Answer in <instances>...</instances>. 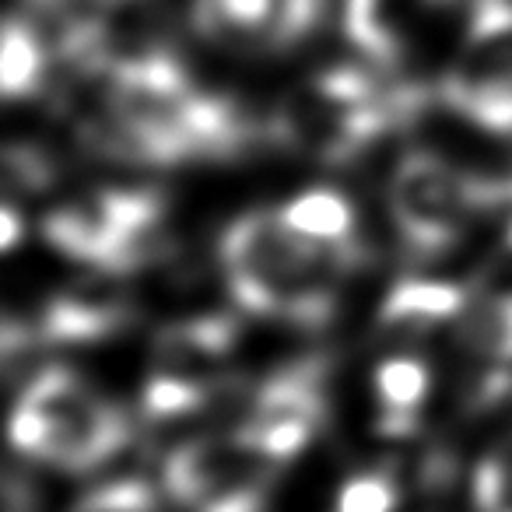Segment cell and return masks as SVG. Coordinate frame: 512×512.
Listing matches in <instances>:
<instances>
[{
  "label": "cell",
  "mask_w": 512,
  "mask_h": 512,
  "mask_svg": "<svg viewBox=\"0 0 512 512\" xmlns=\"http://www.w3.org/2000/svg\"><path fill=\"white\" fill-rule=\"evenodd\" d=\"M495 512H512V495H509V498H505V502H502V505H498V509H495Z\"/></svg>",
  "instance_id": "23"
},
{
  "label": "cell",
  "mask_w": 512,
  "mask_h": 512,
  "mask_svg": "<svg viewBox=\"0 0 512 512\" xmlns=\"http://www.w3.org/2000/svg\"><path fill=\"white\" fill-rule=\"evenodd\" d=\"M442 102L495 137H512V0H474Z\"/></svg>",
  "instance_id": "8"
},
{
  "label": "cell",
  "mask_w": 512,
  "mask_h": 512,
  "mask_svg": "<svg viewBox=\"0 0 512 512\" xmlns=\"http://www.w3.org/2000/svg\"><path fill=\"white\" fill-rule=\"evenodd\" d=\"M323 0H193V29L239 53L288 50L316 29Z\"/></svg>",
  "instance_id": "11"
},
{
  "label": "cell",
  "mask_w": 512,
  "mask_h": 512,
  "mask_svg": "<svg viewBox=\"0 0 512 512\" xmlns=\"http://www.w3.org/2000/svg\"><path fill=\"white\" fill-rule=\"evenodd\" d=\"M46 74V43L39 29L29 18H11L4 25V64H0V78H4V95L8 99H25V95L39 92Z\"/></svg>",
  "instance_id": "18"
},
{
  "label": "cell",
  "mask_w": 512,
  "mask_h": 512,
  "mask_svg": "<svg viewBox=\"0 0 512 512\" xmlns=\"http://www.w3.org/2000/svg\"><path fill=\"white\" fill-rule=\"evenodd\" d=\"M323 365L299 362L278 372L253 393L242 432L253 435L278 463H288L309 446L316 428L327 418V390H323Z\"/></svg>",
  "instance_id": "10"
},
{
  "label": "cell",
  "mask_w": 512,
  "mask_h": 512,
  "mask_svg": "<svg viewBox=\"0 0 512 512\" xmlns=\"http://www.w3.org/2000/svg\"><path fill=\"white\" fill-rule=\"evenodd\" d=\"M453 327L460 348L474 362L491 365V369L512 365V292L470 299Z\"/></svg>",
  "instance_id": "15"
},
{
  "label": "cell",
  "mask_w": 512,
  "mask_h": 512,
  "mask_svg": "<svg viewBox=\"0 0 512 512\" xmlns=\"http://www.w3.org/2000/svg\"><path fill=\"white\" fill-rule=\"evenodd\" d=\"M74 512H162L158 495L144 481L123 477V481H109L102 488L88 491Z\"/></svg>",
  "instance_id": "19"
},
{
  "label": "cell",
  "mask_w": 512,
  "mask_h": 512,
  "mask_svg": "<svg viewBox=\"0 0 512 512\" xmlns=\"http://www.w3.org/2000/svg\"><path fill=\"white\" fill-rule=\"evenodd\" d=\"M130 323V302L116 285H78L71 292L57 295L46 302L43 316L36 327H25L29 337L39 341H57V344H85L102 341V337H116Z\"/></svg>",
  "instance_id": "14"
},
{
  "label": "cell",
  "mask_w": 512,
  "mask_h": 512,
  "mask_svg": "<svg viewBox=\"0 0 512 512\" xmlns=\"http://www.w3.org/2000/svg\"><path fill=\"white\" fill-rule=\"evenodd\" d=\"M278 463L239 425L190 439L165 460V491L186 512H264Z\"/></svg>",
  "instance_id": "7"
},
{
  "label": "cell",
  "mask_w": 512,
  "mask_h": 512,
  "mask_svg": "<svg viewBox=\"0 0 512 512\" xmlns=\"http://www.w3.org/2000/svg\"><path fill=\"white\" fill-rule=\"evenodd\" d=\"M397 484L390 474H358L337 495V512H393Z\"/></svg>",
  "instance_id": "20"
},
{
  "label": "cell",
  "mask_w": 512,
  "mask_h": 512,
  "mask_svg": "<svg viewBox=\"0 0 512 512\" xmlns=\"http://www.w3.org/2000/svg\"><path fill=\"white\" fill-rule=\"evenodd\" d=\"M505 200H509V176H477L456 169L432 151L407 155L390 183L393 221L400 242L414 256L446 253L477 214L502 207Z\"/></svg>",
  "instance_id": "5"
},
{
  "label": "cell",
  "mask_w": 512,
  "mask_h": 512,
  "mask_svg": "<svg viewBox=\"0 0 512 512\" xmlns=\"http://www.w3.org/2000/svg\"><path fill=\"white\" fill-rule=\"evenodd\" d=\"M4 512H36V498H32V488L15 474V470H11L8 484H4Z\"/></svg>",
  "instance_id": "21"
},
{
  "label": "cell",
  "mask_w": 512,
  "mask_h": 512,
  "mask_svg": "<svg viewBox=\"0 0 512 512\" xmlns=\"http://www.w3.org/2000/svg\"><path fill=\"white\" fill-rule=\"evenodd\" d=\"M376 397L383 407L386 435H407L418 425V411L428 397V365L404 351H393L376 369Z\"/></svg>",
  "instance_id": "16"
},
{
  "label": "cell",
  "mask_w": 512,
  "mask_h": 512,
  "mask_svg": "<svg viewBox=\"0 0 512 512\" xmlns=\"http://www.w3.org/2000/svg\"><path fill=\"white\" fill-rule=\"evenodd\" d=\"M414 102V92H386L365 71L330 67L281 102L267 134L306 158L344 165L369 151Z\"/></svg>",
  "instance_id": "4"
},
{
  "label": "cell",
  "mask_w": 512,
  "mask_h": 512,
  "mask_svg": "<svg viewBox=\"0 0 512 512\" xmlns=\"http://www.w3.org/2000/svg\"><path fill=\"white\" fill-rule=\"evenodd\" d=\"M281 214H285L299 232L313 235V239H320V242H337V246L358 242L355 207L337 190H302L299 197L281 207Z\"/></svg>",
  "instance_id": "17"
},
{
  "label": "cell",
  "mask_w": 512,
  "mask_h": 512,
  "mask_svg": "<svg viewBox=\"0 0 512 512\" xmlns=\"http://www.w3.org/2000/svg\"><path fill=\"white\" fill-rule=\"evenodd\" d=\"M85 137L102 155L172 169L242 155L256 127L242 106L193 85L183 60L165 57L109 71L102 116Z\"/></svg>",
  "instance_id": "1"
},
{
  "label": "cell",
  "mask_w": 512,
  "mask_h": 512,
  "mask_svg": "<svg viewBox=\"0 0 512 512\" xmlns=\"http://www.w3.org/2000/svg\"><path fill=\"white\" fill-rule=\"evenodd\" d=\"M4 235H0V242H4V249H15V242H18V232H22V225H18V214H15V207H4Z\"/></svg>",
  "instance_id": "22"
},
{
  "label": "cell",
  "mask_w": 512,
  "mask_h": 512,
  "mask_svg": "<svg viewBox=\"0 0 512 512\" xmlns=\"http://www.w3.org/2000/svg\"><path fill=\"white\" fill-rule=\"evenodd\" d=\"M127 439V414L64 365L39 369L11 414V442L18 453L71 474L109 463Z\"/></svg>",
  "instance_id": "3"
},
{
  "label": "cell",
  "mask_w": 512,
  "mask_h": 512,
  "mask_svg": "<svg viewBox=\"0 0 512 512\" xmlns=\"http://www.w3.org/2000/svg\"><path fill=\"white\" fill-rule=\"evenodd\" d=\"M453 0H344V32L376 64H400Z\"/></svg>",
  "instance_id": "12"
},
{
  "label": "cell",
  "mask_w": 512,
  "mask_h": 512,
  "mask_svg": "<svg viewBox=\"0 0 512 512\" xmlns=\"http://www.w3.org/2000/svg\"><path fill=\"white\" fill-rule=\"evenodd\" d=\"M235 344V323L228 316H200L162 330L155 348V369L144 383L141 414L148 421H179L197 414L218 397L228 351Z\"/></svg>",
  "instance_id": "9"
},
{
  "label": "cell",
  "mask_w": 512,
  "mask_h": 512,
  "mask_svg": "<svg viewBox=\"0 0 512 512\" xmlns=\"http://www.w3.org/2000/svg\"><path fill=\"white\" fill-rule=\"evenodd\" d=\"M165 200L148 190H95L46 214L43 235L53 249L95 267L127 274L148 264L162 246Z\"/></svg>",
  "instance_id": "6"
},
{
  "label": "cell",
  "mask_w": 512,
  "mask_h": 512,
  "mask_svg": "<svg viewBox=\"0 0 512 512\" xmlns=\"http://www.w3.org/2000/svg\"><path fill=\"white\" fill-rule=\"evenodd\" d=\"M228 292L267 320L320 327L337 309V285L362 264V246H337L299 232L281 211H249L218 242Z\"/></svg>",
  "instance_id": "2"
},
{
  "label": "cell",
  "mask_w": 512,
  "mask_h": 512,
  "mask_svg": "<svg viewBox=\"0 0 512 512\" xmlns=\"http://www.w3.org/2000/svg\"><path fill=\"white\" fill-rule=\"evenodd\" d=\"M470 302V292L453 281L432 278H404L379 309V341L400 348H418L421 341L435 337L442 327L460 320L463 306Z\"/></svg>",
  "instance_id": "13"
}]
</instances>
